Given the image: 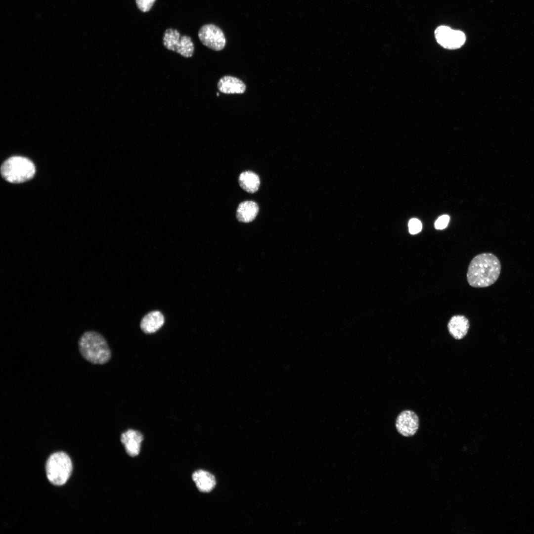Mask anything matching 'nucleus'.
Returning a JSON list of instances; mask_svg holds the SVG:
<instances>
[{
  "label": "nucleus",
  "instance_id": "9d476101",
  "mask_svg": "<svg viewBox=\"0 0 534 534\" xmlns=\"http://www.w3.org/2000/svg\"><path fill=\"white\" fill-rule=\"evenodd\" d=\"M447 326L450 335L455 339L460 340L467 334L470 323L465 316L458 314L450 318Z\"/></svg>",
  "mask_w": 534,
  "mask_h": 534
},
{
  "label": "nucleus",
  "instance_id": "a211bd4d",
  "mask_svg": "<svg viewBox=\"0 0 534 534\" xmlns=\"http://www.w3.org/2000/svg\"><path fill=\"white\" fill-rule=\"evenodd\" d=\"M449 221V217L448 215H442L435 222V227L437 229H443L447 226Z\"/></svg>",
  "mask_w": 534,
  "mask_h": 534
},
{
  "label": "nucleus",
  "instance_id": "1a4fd4ad",
  "mask_svg": "<svg viewBox=\"0 0 534 534\" xmlns=\"http://www.w3.org/2000/svg\"><path fill=\"white\" fill-rule=\"evenodd\" d=\"M143 440L142 434L140 432L133 429L127 430L121 436V441L124 446L126 452L132 457H134L139 454Z\"/></svg>",
  "mask_w": 534,
  "mask_h": 534
},
{
  "label": "nucleus",
  "instance_id": "f03ea898",
  "mask_svg": "<svg viewBox=\"0 0 534 534\" xmlns=\"http://www.w3.org/2000/svg\"><path fill=\"white\" fill-rule=\"evenodd\" d=\"M78 346L82 357L92 364H105L111 358V351L106 340L96 331L84 333L79 339Z\"/></svg>",
  "mask_w": 534,
  "mask_h": 534
},
{
  "label": "nucleus",
  "instance_id": "9b49d317",
  "mask_svg": "<svg viewBox=\"0 0 534 534\" xmlns=\"http://www.w3.org/2000/svg\"><path fill=\"white\" fill-rule=\"evenodd\" d=\"M218 89L225 94H242L246 89L244 83L240 79L231 76L221 78L218 83Z\"/></svg>",
  "mask_w": 534,
  "mask_h": 534
},
{
  "label": "nucleus",
  "instance_id": "0eeeda50",
  "mask_svg": "<svg viewBox=\"0 0 534 534\" xmlns=\"http://www.w3.org/2000/svg\"><path fill=\"white\" fill-rule=\"evenodd\" d=\"M437 42L443 47L454 49L460 47L465 42V34L445 26L438 27L435 32Z\"/></svg>",
  "mask_w": 534,
  "mask_h": 534
},
{
  "label": "nucleus",
  "instance_id": "39448f33",
  "mask_svg": "<svg viewBox=\"0 0 534 534\" xmlns=\"http://www.w3.org/2000/svg\"><path fill=\"white\" fill-rule=\"evenodd\" d=\"M163 43L167 49L177 52L185 57H191L194 52L193 43L191 38L181 35L172 28L167 29L163 35Z\"/></svg>",
  "mask_w": 534,
  "mask_h": 534
},
{
  "label": "nucleus",
  "instance_id": "423d86ee",
  "mask_svg": "<svg viewBox=\"0 0 534 534\" xmlns=\"http://www.w3.org/2000/svg\"><path fill=\"white\" fill-rule=\"evenodd\" d=\"M198 35L202 44L213 50H222L225 46L224 34L215 25L208 24L202 26L198 31Z\"/></svg>",
  "mask_w": 534,
  "mask_h": 534
},
{
  "label": "nucleus",
  "instance_id": "7ed1b4c3",
  "mask_svg": "<svg viewBox=\"0 0 534 534\" xmlns=\"http://www.w3.org/2000/svg\"><path fill=\"white\" fill-rule=\"evenodd\" d=\"M0 173L2 178L11 183H21L31 179L35 175V167L29 159L22 156H13L1 165Z\"/></svg>",
  "mask_w": 534,
  "mask_h": 534
},
{
  "label": "nucleus",
  "instance_id": "2eb2a0df",
  "mask_svg": "<svg viewBox=\"0 0 534 534\" xmlns=\"http://www.w3.org/2000/svg\"><path fill=\"white\" fill-rule=\"evenodd\" d=\"M238 181L240 187L247 192L253 193L256 192L260 186V180L259 176L252 171L242 173L239 177Z\"/></svg>",
  "mask_w": 534,
  "mask_h": 534
},
{
  "label": "nucleus",
  "instance_id": "ddd939ff",
  "mask_svg": "<svg viewBox=\"0 0 534 534\" xmlns=\"http://www.w3.org/2000/svg\"><path fill=\"white\" fill-rule=\"evenodd\" d=\"M192 478L198 490L203 492H210L216 484L214 476L209 472L203 470L195 471Z\"/></svg>",
  "mask_w": 534,
  "mask_h": 534
},
{
  "label": "nucleus",
  "instance_id": "dca6fc26",
  "mask_svg": "<svg viewBox=\"0 0 534 534\" xmlns=\"http://www.w3.org/2000/svg\"><path fill=\"white\" fill-rule=\"evenodd\" d=\"M422 225L421 222L417 219H412L408 222L409 232L411 234H415L420 232Z\"/></svg>",
  "mask_w": 534,
  "mask_h": 534
},
{
  "label": "nucleus",
  "instance_id": "f3484780",
  "mask_svg": "<svg viewBox=\"0 0 534 534\" xmlns=\"http://www.w3.org/2000/svg\"><path fill=\"white\" fill-rule=\"evenodd\" d=\"M156 0H135L138 8L142 12H147L151 8Z\"/></svg>",
  "mask_w": 534,
  "mask_h": 534
},
{
  "label": "nucleus",
  "instance_id": "f257e3e1",
  "mask_svg": "<svg viewBox=\"0 0 534 534\" xmlns=\"http://www.w3.org/2000/svg\"><path fill=\"white\" fill-rule=\"evenodd\" d=\"M501 269L498 258L490 253L475 256L471 261L467 272L469 284L475 288L489 287L498 279Z\"/></svg>",
  "mask_w": 534,
  "mask_h": 534
},
{
  "label": "nucleus",
  "instance_id": "6e6552de",
  "mask_svg": "<svg viewBox=\"0 0 534 534\" xmlns=\"http://www.w3.org/2000/svg\"><path fill=\"white\" fill-rule=\"evenodd\" d=\"M419 418L413 411L405 410L400 412L396 421L397 431L404 437H411L415 434L419 428Z\"/></svg>",
  "mask_w": 534,
  "mask_h": 534
},
{
  "label": "nucleus",
  "instance_id": "20e7f679",
  "mask_svg": "<svg viewBox=\"0 0 534 534\" xmlns=\"http://www.w3.org/2000/svg\"><path fill=\"white\" fill-rule=\"evenodd\" d=\"M73 469L69 456L65 452H55L48 457L45 470L48 481L55 486L65 484L71 476Z\"/></svg>",
  "mask_w": 534,
  "mask_h": 534
},
{
  "label": "nucleus",
  "instance_id": "f8f14e48",
  "mask_svg": "<svg viewBox=\"0 0 534 534\" xmlns=\"http://www.w3.org/2000/svg\"><path fill=\"white\" fill-rule=\"evenodd\" d=\"M164 321V317L160 312L152 311L143 317L140 322V328L145 333H153L163 325Z\"/></svg>",
  "mask_w": 534,
  "mask_h": 534
},
{
  "label": "nucleus",
  "instance_id": "4468645a",
  "mask_svg": "<svg viewBox=\"0 0 534 534\" xmlns=\"http://www.w3.org/2000/svg\"><path fill=\"white\" fill-rule=\"evenodd\" d=\"M258 212L259 207L255 202L246 201L239 204L236 211V218L239 222H249L255 219Z\"/></svg>",
  "mask_w": 534,
  "mask_h": 534
}]
</instances>
